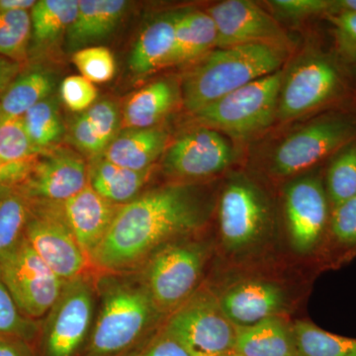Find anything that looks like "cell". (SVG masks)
<instances>
[{"instance_id":"obj_1","label":"cell","mask_w":356,"mask_h":356,"mask_svg":"<svg viewBox=\"0 0 356 356\" xmlns=\"http://www.w3.org/2000/svg\"><path fill=\"white\" fill-rule=\"evenodd\" d=\"M210 213L205 194L191 184L147 192L119 207L90 261L115 271L136 266L166 243L198 233Z\"/></svg>"},{"instance_id":"obj_2","label":"cell","mask_w":356,"mask_h":356,"mask_svg":"<svg viewBox=\"0 0 356 356\" xmlns=\"http://www.w3.org/2000/svg\"><path fill=\"white\" fill-rule=\"evenodd\" d=\"M217 216L222 254L234 264L257 261L276 243L269 199L247 177L231 178L222 187Z\"/></svg>"},{"instance_id":"obj_3","label":"cell","mask_w":356,"mask_h":356,"mask_svg":"<svg viewBox=\"0 0 356 356\" xmlns=\"http://www.w3.org/2000/svg\"><path fill=\"white\" fill-rule=\"evenodd\" d=\"M286 51L267 44H242L211 51L184 77L182 100L197 113L222 96L280 70Z\"/></svg>"},{"instance_id":"obj_4","label":"cell","mask_w":356,"mask_h":356,"mask_svg":"<svg viewBox=\"0 0 356 356\" xmlns=\"http://www.w3.org/2000/svg\"><path fill=\"white\" fill-rule=\"evenodd\" d=\"M213 245L191 236L166 243L147 259L145 287L159 313H173L195 294Z\"/></svg>"},{"instance_id":"obj_5","label":"cell","mask_w":356,"mask_h":356,"mask_svg":"<svg viewBox=\"0 0 356 356\" xmlns=\"http://www.w3.org/2000/svg\"><path fill=\"white\" fill-rule=\"evenodd\" d=\"M105 290L89 339L88 356H113L127 350L159 313L144 284L115 283Z\"/></svg>"},{"instance_id":"obj_6","label":"cell","mask_w":356,"mask_h":356,"mask_svg":"<svg viewBox=\"0 0 356 356\" xmlns=\"http://www.w3.org/2000/svg\"><path fill=\"white\" fill-rule=\"evenodd\" d=\"M284 72L277 70L204 107L197 118L208 127L248 137L271 125L277 115Z\"/></svg>"},{"instance_id":"obj_7","label":"cell","mask_w":356,"mask_h":356,"mask_svg":"<svg viewBox=\"0 0 356 356\" xmlns=\"http://www.w3.org/2000/svg\"><path fill=\"white\" fill-rule=\"evenodd\" d=\"M356 120L343 114L325 115L288 136L274 151L270 172L278 177L299 175L355 142Z\"/></svg>"},{"instance_id":"obj_8","label":"cell","mask_w":356,"mask_h":356,"mask_svg":"<svg viewBox=\"0 0 356 356\" xmlns=\"http://www.w3.org/2000/svg\"><path fill=\"white\" fill-rule=\"evenodd\" d=\"M236 331L216 295L205 291L196 292L173 312L165 329L194 356H225L233 353Z\"/></svg>"},{"instance_id":"obj_9","label":"cell","mask_w":356,"mask_h":356,"mask_svg":"<svg viewBox=\"0 0 356 356\" xmlns=\"http://www.w3.org/2000/svg\"><path fill=\"white\" fill-rule=\"evenodd\" d=\"M0 274L21 313L33 321L51 311L65 283L37 254L25 236L0 257Z\"/></svg>"},{"instance_id":"obj_10","label":"cell","mask_w":356,"mask_h":356,"mask_svg":"<svg viewBox=\"0 0 356 356\" xmlns=\"http://www.w3.org/2000/svg\"><path fill=\"white\" fill-rule=\"evenodd\" d=\"M331 205L322 179L315 175L297 178L284 191L288 243L299 257L322 254L327 240Z\"/></svg>"},{"instance_id":"obj_11","label":"cell","mask_w":356,"mask_h":356,"mask_svg":"<svg viewBox=\"0 0 356 356\" xmlns=\"http://www.w3.org/2000/svg\"><path fill=\"white\" fill-rule=\"evenodd\" d=\"M32 202L26 240L65 282L84 275L90 259L67 224L60 204Z\"/></svg>"},{"instance_id":"obj_12","label":"cell","mask_w":356,"mask_h":356,"mask_svg":"<svg viewBox=\"0 0 356 356\" xmlns=\"http://www.w3.org/2000/svg\"><path fill=\"white\" fill-rule=\"evenodd\" d=\"M341 88V72L334 60L324 56L303 58L284 74L276 117L286 122L311 113L332 102Z\"/></svg>"},{"instance_id":"obj_13","label":"cell","mask_w":356,"mask_h":356,"mask_svg":"<svg viewBox=\"0 0 356 356\" xmlns=\"http://www.w3.org/2000/svg\"><path fill=\"white\" fill-rule=\"evenodd\" d=\"M95 307V288L86 275L65 283L49 312L44 332L47 356H74L86 341Z\"/></svg>"},{"instance_id":"obj_14","label":"cell","mask_w":356,"mask_h":356,"mask_svg":"<svg viewBox=\"0 0 356 356\" xmlns=\"http://www.w3.org/2000/svg\"><path fill=\"white\" fill-rule=\"evenodd\" d=\"M218 302L236 327L257 324L267 318L287 317L294 298L284 282L264 275L243 276L228 283Z\"/></svg>"},{"instance_id":"obj_15","label":"cell","mask_w":356,"mask_h":356,"mask_svg":"<svg viewBox=\"0 0 356 356\" xmlns=\"http://www.w3.org/2000/svg\"><path fill=\"white\" fill-rule=\"evenodd\" d=\"M218 32V48L267 44L287 51L289 37L273 16L248 0H226L207 11Z\"/></svg>"},{"instance_id":"obj_16","label":"cell","mask_w":356,"mask_h":356,"mask_svg":"<svg viewBox=\"0 0 356 356\" xmlns=\"http://www.w3.org/2000/svg\"><path fill=\"white\" fill-rule=\"evenodd\" d=\"M234 153L228 140L214 129L202 127L184 134L165 149L163 172L180 179H200L224 172Z\"/></svg>"},{"instance_id":"obj_17","label":"cell","mask_w":356,"mask_h":356,"mask_svg":"<svg viewBox=\"0 0 356 356\" xmlns=\"http://www.w3.org/2000/svg\"><path fill=\"white\" fill-rule=\"evenodd\" d=\"M88 184L89 170L83 156L67 147H57L40 154L19 187L35 202L63 203Z\"/></svg>"},{"instance_id":"obj_18","label":"cell","mask_w":356,"mask_h":356,"mask_svg":"<svg viewBox=\"0 0 356 356\" xmlns=\"http://www.w3.org/2000/svg\"><path fill=\"white\" fill-rule=\"evenodd\" d=\"M60 204L77 242L90 259L106 236L120 206L103 198L89 184L74 197Z\"/></svg>"},{"instance_id":"obj_19","label":"cell","mask_w":356,"mask_h":356,"mask_svg":"<svg viewBox=\"0 0 356 356\" xmlns=\"http://www.w3.org/2000/svg\"><path fill=\"white\" fill-rule=\"evenodd\" d=\"M128 6L125 0H79L76 19L65 34L70 50H81L109 36Z\"/></svg>"},{"instance_id":"obj_20","label":"cell","mask_w":356,"mask_h":356,"mask_svg":"<svg viewBox=\"0 0 356 356\" xmlns=\"http://www.w3.org/2000/svg\"><path fill=\"white\" fill-rule=\"evenodd\" d=\"M179 11L165 13L145 28L136 41L129 65L138 76H146L170 67L175 47V31Z\"/></svg>"},{"instance_id":"obj_21","label":"cell","mask_w":356,"mask_h":356,"mask_svg":"<svg viewBox=\"0 0 356 356\" xmlns=\"http://www.w3.org/2000/svg\"><path fill=\"white\" fill-rule=\"evenodd\" d=\"M168 133L163 129H127L117 135L102 156L110 163L135 170L145 172L166 149Z\"/></svg>"},{"instance_id":"obj_22","label":"cell","mask_w":356,"mask_h":356,"mask_svg":"<svg viewBox=\"0 0 356 356\" xmlns=\"http://www.w3.org/2000/svg\"><path fill=\"white\" fill-rule=\"evenodd\" d=\"M41 154L28 139L22 119L0 122V186L22 184Z\"/></svg>"},{"instance_id":"obj_23","label":"cell","mask_w":356,"mask_h":356,"mask_svg":"<svg viewBox=\"0 0 356 356\" xmlns=\"http://www.w3.org/2000/svg\"><path fill=\"white\" fill-rule=\"evenodd\" d=\"M292 323L280 316L236 327L234 353L242 356H298Z\"/></svg>"},{"instance_id":"obj_24","label":"cell","mask_w":356,"mask_h":356,"mask_svg":"<svg viewBox=\"0 0 356 356\" xmlns=\"http://www.w3.org/2000/svg\"><path fill=\"white\" fill-rule=\"evenodd\" d=\"M217 44V27L208 13L180 10L170 65L187 64L203 58Z\"/></svg>"},{"instance_id":"obj_25","label":"cell","mask_w":356,"mask_h":356,"mask_svg":"<svg viewBox=\"0 0 356 356\" xmlns=\"http://www.w3.org/2000/svg\"><path fill=\"white\" fill-rule=\"evenodd\" d=\"M178 99L175 84L161 79L134 93L123 110V124L127 129L156 127L170 113Z\"/></svg>"},{"instance_id":"obj_26","label":"cell","mask_w":356,"mask_h":356,"mask_svg":"<svg viewBox=\"0 0 356 356\" xmlns=\"http://www.w3.org/2000/svg\"><path fill=\"white\" fill-rule=\"evenodd\" d=\"M55 76L49 70L32 67L21 70L0 96V118H21L33 106L54 95Z\"/></svg>"},{"instance_id":"obj_27","label":"cell","mask_w":356,"mask_h":356,"mask_svg":"<svg viewBox=\"0 0 356 356\" xmlns=\"http://www.w3.org/2000/svg\"><path fill=\"white\" fill-rule=\"evenodd\" d=\"M152 170L135 172L114 165L98 156L89 168V185L100 196L115 205H125L138 197Z\"/></svg>"},{"instance_id":"obj_28","label":"cell","mask_w":356,"mask_h":356,"mask_svg":"<svg viewBox=\"0 0 356 356\" xmlns=\"http://www.w3.org/2000/svg\"><path fill=\"white\" fill-rule=\"evenodd\" d=\"M79 0H39L32 10L33 49H46L67 34L76 19ZM30 44V47H31Z\"/></svg>"},{"instance_id":"obj_29","label":"cell","mask_w":356,"mask_h":356,"mask_svg":"<svg viewBox=\"0 0 356 356\" xmlns=\"http://www.w3.org/2000/svg\"><path fill=\"white\" fill-rule=\"evenodd\" d=\"M32 204L19 186H0V257L24 238Z\"/></svg>"},{"instance_id":"obj_30","label":"cell","mask_w":356,"mask_h":356,"mask_svg":"<svg viewBox=\"0 0 356 356\" xmlns=\"http://www.w3.org/2000/svg\"><path fill=\"white\" fill-rule=\"evenodd\" d=\"M21 119L28 139L41 153L57 147L64 136V122L54 95L28 110Z\"/></svg>"},{"instance_id":"obj_31","label":"cell","mask_w":356,"mask_h":356,"mask_svg":"<svg viewBox=\"0 0 356 356\" xmlns=\"http://www.w3.org/2000/svg\"><path fill=\"white\" fill-rule=\"evenodd\" d=\"M298 356H356V339L325 331L309 321L292 323Z\"/></svg>"},{"instance_id":"obj_32","label":"cell","mask_w":356,"mask_h":356,"mask_svg":"<svg viewBox=\"0 0 356 356\" xmlns=\"http://www.w3.org/2000/svg\"><path fill=\"white\" fill-rule=\"evenodd\" d=\"M322 254L339 262L356 254V195L331 210Z\"/></svg>"},{"instance_id":"obj_33","label":"cell","mask_w":356,"mask_h":356,"mask_svg":"<svg viewBox=\"0 0 356 356\" xmlns=\"http://www.w3.org/2000/svg\"><path fill=\"white\" fill-rule=\"evenodd\" d=\"M325 188L331 210L356 195V142L344 147L332 159Z\"/></svg>"},{"instance_id":"obj_34","label":"cell","mask_w":356,"mask_h":356,"mask_svg":"<svg viewBox=\"0 0 356 356\" xmlns=\"http://www.w3.org/2000/svg\"><path fill=\"white\" fill-rule=\"evenodd\" d=\"M30 11L0 13V56L22 64L31 44Z\"/></svg>"},{"instance_id":"obj_35","label":"cell","mask_w":356,"mask_h":356,"mask_svg":"<svg viewBox=\"0 0 356 356\" xmlns=\"http://www.w3.org/2000/svg\"><path fill=\"white\" fill-rule=\"evenodd\" d=\"M72 62L81 76L92 83H104L113 79L116 63L106 47L90 46L74 51Z\"/></svg>"},{"instance_id":"obj_36","label":"cell","mask_w":356,"mask_h":356,"mask_svg":"<svg viewBox=\"0 0 356 356\" xmlns=\"http://www.w3.org/2000/svg\"><path fill=\"white\" fill-rule=\"evenodd\" d=\"M38 325L21 313L0 274V336L19 337L31 341Z\"/></svg>"},{"instance_id":"obj_37","label":"cell","mask_w":356,"mask_h":356,"mask_svg":"<svg viewBox=\"0 0 356 356\" xmlns=\"http://www.w3.org/2000/svg\"><path fill=\"white\" fill-rule=\"evenodd\" d=\"M96 139L102 146L108 147L118 132L119 114L113 102H100L95 103L90 108L83 112Z\"/></svg>"},{"instance_id":"obj_38","label":"cell","mask_w":356,"mask_h":356,"mask_svg":"<svg viewBox=\"0 0 356 356\" xmlns=\"http://www.w3.org/2000/svg\"><path fill=\"white\" fill-rule=\"evenodd\" d=\"M60 93L67 108L81 113L95 104L98 95L95 83L81 76L65 77L60 84Z\"/></svg>"},{"instance_id":"obj_39","label":"cell","mask_w":356,"mask_h":356,"mask_svg":"<svg viewBox=\"0 0 356 356\" xmlns=\"http://www.w3.org/2000/svg\"><path fill=\"white\" fill-rule=\"evenodd\" d=\"M334 28V39L339 55L348 60H356V13L327 15Z\"/></svg>"},{"instance_id":"obj_40","label":"cell","mask_w":356,"mask_h":356,"mask_svg":"<svg viewBox=\"0 0 356 356\" xmlns=\"http://www.w3.org/2000/svg\"><path fill=\"white\" fill-rule=\"evenodd\" d=\"M268 3L282 17L296 20L318 14L327 15L332 0H273Z\"/></svg>"},{"instance_id":"obj_41","label":"cell","mask_w":356,"mask_h":356,"mask_svg":"<svg viewBox=\"0 0 356 356\" xmlns=\"http://www.w3.org/2000/svg\"><path fill=\"white\" fill-rule=\"evenodd\" d=\"M139 356H194L191 351L170 334L163 331Z\"/></svg>"},{"instance_id":"obj_42","label":"cell","mask_w":356,"mask_h":356,"mask_svg":"<svg viewBox=\"0 0 356 356\" xmlns=\"http://www.w3.org/2000/svg\"><path fill=\"white\" fill-rule=\"evenodd\" d=\"M0 356H34L30 341L19 337L0 336Z\"/></svg>"},{"instance_id":"obj_43","label":"cell","mask_w":356,"mask_h":356,"mask_svg":"<svg viewBox=\"0 0 356 356\" xmlns=\"http://www.w3.org/2000/svg\"><path fill=\"white\" fill-rule=\"evenodd\" d=\"M22 70V64L0 56V96Z\"/></svg>"},{"instance_id":"obj_44","label":"cell","mask_w":356,"mask_h":356,"mask_svg":"<svg viewBox=\"0 0 356 356\" xmlns=\"http://www.w3.org/2000/svg\"><path fill=\"white\" fill-rule=\"evenodd\" d=\"M36 0H0V13L31 11Z\"/></svg>"},{"instance_id":"obj_45","label":"cell","mask_w":356,"mask_h":356,"mask_svg":"<svg viewBox=\"0 0 356 356\" xmlns=\"http://www.w3.org/2000/svg\"><path fill=\"white\" fill-rule=\"evenodd\" d=\"M355 13H356V0H332L331 8L327 15Z\"/></svg>"},{"instance_id":"obj_46","label":"cell","mask_w":356,"mask_h":356,"mask_svg":"<svg viewBox=\"0 0 356 356\" xmlns=\"http://www.w3.org/2000/svg\"><path fill=\"white\" fill-rule=\"evenodd\" d=\"M225 356H242V355H238V353H234V351H233V353H229V355H227Z\"/></svg>"},{"instance_id":"obj_47","label":"cell","mask_w":356,"mask_h":356,"mask_svg":"<svg viewBox=\"0 0 356 356\" xmlns=\"http://www.w3.org/2000/svg\"><path fill=\"white\" fill-rule=\"evenodd\" d=\"M1 121H2V119H1V118H0V122H1Z\"/></svg>"}]
</instances>
